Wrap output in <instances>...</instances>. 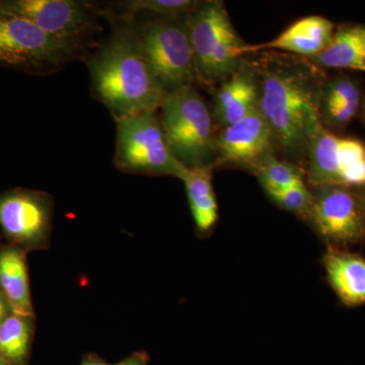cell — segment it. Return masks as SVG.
Returning a JSON list of instances; mask_svg holds the SVG:
<instances>
[{"label": "cell", "instance_id": "6da1fadb", "mask_svg": "<svg viewBox=\"0 0 365 365\" xmlns=\"http://www.w3.org/2000/svg\"><path fill=\"white\" fill-rule=\"evenodd\" d=\"M260 79L259 111L290 163L307 157V144L322 124L325 79L311 60L287 53L264 52L251 62Z\"/></svg>", "mask_w": 365, "mask_h": 365}, {"label": "cell", "instance_id": "7a4b0ae2", "mask_svg": "<svg viewBox=\"0 0 365 365\" xmlns=\"http://www.w3.org/2000/svg\"><path fill=\"white\" fill-rule=\"evenodd\" d=\"M120 29L88 60L93 93L116 119L157 112L167 93L144 55L137 30Z\"/></svg>", "mask_w": 365, "mask_h": 365}, {"label": "cell", "instance_id": "3957f363", "mask_svg": "<svg viewBox=\"0 0 365 365\" xmlns=\"http://www.w3.org/2000/svg\"><path fill=\"white\" fill-rule=\"evenodd\" d=\"M196 78L205 85L222 83L244 60L248 44L237 35L225 4L198 1L186 21Z\"/></svg>", "mask_w": 365, "mask_h": 365}, {"label": "cell", "instance_id": "277c9868", "mask_svg": "<svg viewBox=\"0 0 365 365\" xmlns=\"http://www.w3.org/2000/svg\"><path fill=\"white\" fill-rule=\"evenodd\" d=\"M163 128L175 157L187 169L212 165L215 158V118L193 86L170 91L163 98Z\"/></svg>", "mask_w": 365, "mask_h": 365}, {"label": "cell", "instance_id": "5b68a950", "mask_svg": "<svg viewBox=\"0 0 365 365\" xmlns=\"http://www.w3.org/2000/svg\"><path fill=\"white\" fill-rule=\"evenodd\" d=\"M115 165L129 174L182 179L186 172L170 148L157 112L116 119Z\"/></svg>", "mask_w": 365, "mask_h": 365}, {"label": "cell", "instance_id": "8992f818", "mask_svg": "<svg viewBox=\"0 0 365 365\" xmlns=\"http://www.w3.org/2000/svg\"><path fill=\"white\" fill-rule=\"evenodd\" d=\"M141 47L165 93L193 86L196 78L193 51L186 23L157 19L137 30Z\"/></svg>", "mask_w": 365, "mask_h": 365}, {"label": "cell", "instance_id": "52a82bcc", "mask_svg": "<svg viewBox=\"0 0 365 365\" xmlns=\"http://www.w3.org/2000/svg\"><path fill=\"white\" fill-rule=\"evenodd\" d=\"M76 54L30 21L0 9V66L50 73L66 66Z\"/></svg>", "mask_w": 365, "mask_h": 365}, {"label": "cell", "instance_id": "ba28073f", "mask_svg": "<svg viewBox=\"0 0 365 365\" xmlns=\"http://www.w3.org/2000/svg\"><path fill=\"white\" fill-rule=\"evenodd\" d=\"M307 180L316 188L339 186L365 188V143L336 135L319 125L307 148Z\"/></svg>", "mask_w": 365, "mask_h": 365}, {"label": "cell", "instance_id": "9c48e42d", "mask_svg": "<svg viewBox=\"0 0 365 365\" xmlns=\"http://www.w3.org/2000/svg\"><path fill=\"white\" fill-rule=\"evenodd\" d=\"M312 192L306 222L327 247L347 249L365 242V212L357 190L319 186Z\"/></svg>", "mask_w": 365, "mask_h": 365}, {"label": "cell", "instance_id": "30bf717a", "mask_svg": "<svg viewBox=\"0 0 365 365\" xmlns=\"http://www.w3.org/2000/svg\"><path fill=\"white\" fill-rule=\"evenodd\" d=\"M0 9L37 26L76 53L97 29L93 6L76 0H9Z\"/></svg>", "mask_w": 365, "mask_h": 365}, {"label": "cell", "instance_id": "8fae6325", "mask_svg": "<svg viewBox=\"0 0 365 365\" xmlns=\"http://www.w3.org/2000/svg\"><path fill=\"white\" fill-rule=\"evenodd\" d=\"M53 199L36 190L14 189L0 195V227L14 246L25 250L48 247Z\"/></svg>", "mask_w": 365, "mask_h": 365}, {"label": "cell", "instance_id": "7c38bea8", "mask_svg": "<svg viewBox=\"0 0 365 365\" xmlns=\"http://www.w3.org/2000/svg\"><path fill=\"white\" fill-rule=\"evenodd\" d=\"M277 150L275 138L259 110L222 128L215 140L213 168L232 167L255 173Z\"/></svg>", "mask_w": 365, "mask_h": 365}, {"label": "cell", "instance_id": "4fadbf2b", "mask_svg": "<svg viewBox=\"0 0 365 365\" xmlns=\"http://www.w3.org/2000/svg\"><path fill=\"white\" fill-rule=\"evenodd\" d=\"M260 93L258 74L251 62L242 60L216 91L213 118L222 128L244 119L259 110Z\"/></svg>", "mask_w": 365, "mask_h": 365}, {"label": "cell", "instance_id": "5bb4252c", "mask_svg": "<svg viewBox=\"0 0 365 365\" xmlns=\"http://www.w3.org/2000/svg\"><path fill=\"white\" fill-rule=\"evenodd\" d=\"M334 28L332 21L324 16H307L294 21L269 42L247 45L245 53L252 54L264 50H276L311 59L326 49L335 32Z\"/></svg>", "mask_w": 365, "mask_h": 365}, {"label": "cell", "instance_id": "9a60e30c", "mask_svg": "<svg viewBox=\"0 0 365 365\" xmlns=\"http://www.w3.org/2000/svg\"><path fill=\"white\" fill-rule=\"evenodd\" d=\"M327 280L346 307L365 304V259L348 249L329 248L323 256Z\"/></svg>", "mask_w": 365, "mask_h": 365}, {"label": "cell", "instance_id": "2e32d148", "mask_svg": "<svg viewBox=\"0 0 365 365\" xmlns=\"http://www.w3.org/2000/svg\"><path fill=\"white\" fill-rule=\"evenodd\" d=\"M0 289L13 314L34 317L25 253L14 245L0 249Z\"/></svg>", "mask_w": 365, "mask_h": 365}, {"label": "cell", "instance_id": "e0dca14e", "mask_svg": "<svg viewBox=\"0 0 365 365\" xmlns=\"http://www.w3.org/2000/svg\"><path fill=\"white\" fill-rule=\"evenodd\" d=\"M212 165L190 168L181 181L195 222L197 232L209 234L218 220V205L212 184Z\"/></svg>", "mask_w": 365, "mask_h": 365}, {"label": "cell", "instance_id": "ac0fdd59", "mask_svg": "<svg viewBox=\"0 0 365 365\" xmlns=\"http://www.w3.org/2000/svg\"><path fill=\"white\" fill-rule=\"evenodd\" d=\"M309 60L319 67L365 71V26L336 31L326 49Z\"/></svg>", "mask_w": 365, "mask_h": 365}, {"label": "cell", "instance_id": "d6986e66", "mask_svg": "<svg viewBox=\"0 0 365 365\" xmlns=\"http://www.w3.org/2000/svg\"><path fill=\"white\" fill-rule=\"evenodd\" d=\"M34 317L11 314L0 325V359L26 365L33 337Z\"/></svg>", "mask_w": 365, "mask_h": 365}, {"label": "cell", "instance_id": "ffe728a7", "mask_svg": "<svg viewBox=\"0 0 365 365\" xmlns=\"http://www.w3.org/2000/svg\"><path fill=\"white\" fill-rule=\"evenodd\" d=\"M254 175L267 194L304 182V174L299 165L287 160H281L275 155L266 158L255 170Z\"/></svg>", "mask_w": 365, "mask_h": 365}, {"label": "cell", "instance_id": "44dd1931", "mask_svg": "<svg viewBox=\"0 0 365 365\" xmlns=\"http://www.w3.org/2000/svg\"><path fill=\"white\" fill-rule=\"evenodd\" d=\"M198 1L192 0H129L120 2L127 16L151 14L158 19H179L182 14H189Z\"/></svg>", "mask_w": 365, "mask_h": 365}, {"label": "cell", "instance_id": "7402d4cb", "mask_svg": "<svg viewBox=\"0 0 365 365\" xmlns=\"http://www.w3.org/2000/svg\"><path fill=\"white\" fill-rule=\"evenodd\" d=\"M268 196L281 208L300 216L304 220L313 202V192L307 189L304 182L271 192Z\"/></svg>", "mask_w": 365, "mask_h": 365}, {"label": "cell", "instance_id": "603a6c76", "mask_svg": "<svg viewBox=\"0 0 365 365\" xmlns=\"http://www.w3.org/2000/svg\"><path fill=\"white\" fill-rule=\"evenodd\" d=\"M359 86L351 79L338 78L326 83L322 96L321 111L347 103L359 102Z\"/></svg>", "mask_w": 365, "mask_h": 365}, {"label": "cell", "instance_id": "cb8c5ba5", "mask_svg": "<svg viewBox=\"0 0 365 365\" xmlns=\"http://www.w3.org/2000/svg\"><path fill=\"white\" fill-rule=\"evenodd\" d=\"M359 102L347 103L329 108L321 111V120L326 119L328 123L335 126H343L349 123L359 111Z\"/></svg>", "mask_w": 365, "mask_h": 365}, {"label": "cell", "instance_id": "d4e9b609", "mask_svg": "<svg viewBox=\"0 0 365 365\" xmlns=\"http://www.w3.org/2000/svg\"><path fill=\"white\" fill-rule=\"evenodd\" d=\"M148 355L145 352H135L115 365H148Z\"/></svg>", "mask_w": 365, "mask_h": 365}, {"label": "cell", "instance_id": "484cf974", "mask_svg": "<svg viewBox=\"0 0 365 365\" xmlns=\"http://www.w3.org/2000/svg\"><path fill=\"white\" fill-rule=\"evenodd\" d=\"M13 312H11V306H9L6 297H4V292L0 289V325Z\"/></svg>", "mask_w": 365, "mask_h": 365}, {"label": "cell", "instance_id": "4316f807", "mask_svg": "<svg viewBox=\"0 0 365 365\" xmlns=\"http://www.w3.org/2000/svg\"><path fill=\"white\" fill-rule=\"evenodd\" d=\"M81 365H109L96 355H86Z\"/></svg>", "mask_w": 365, "mask_h": 365}, {"label": "cell", "instance_id": "83f0119b", "mask_svg": "<svg viewBox=\"0 0 365 365\" xmlns=\"http://www.w3.org/2000/svg\"><path fill=\"white\" fill-rule=\"evenodd\" d=\"M357 191H359L360 199H361L362 206H364L365 212V188L357 190Z\"/></svg>", "mask_w": 365, "mask_h": 365}, {"label": "cell", "instance_id": "f1b7e54d", "mask_svg": "<svg viewBox=\"0 0 365 365\" xmlns=\"http://www.w3.org/2000/svg\"><path fill=\"white\" fill-rule=\"evenodd\" d=\"M0 365H14V364H9V362L6 361V360L0 359Z\"/></svg>", "mask_w": 365, "mask_h": 365}, {"label": "cell", "instance_id": "f546056e", "mask_svg": "<svg viewBox=\"0 0 365 365\" xmlns=\"http://www.w3.org/2000/svg\"><path fill=\"white\" fill-rule=\"evenodd\" d=\"M364 120L365 122V101H364Z\"/></svg>", "mask_w": 365, "mask_h": 365}]
</instances>
